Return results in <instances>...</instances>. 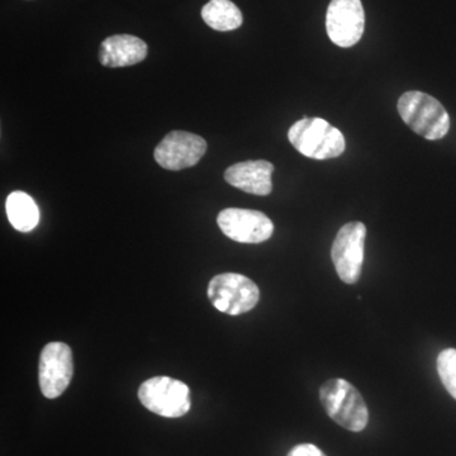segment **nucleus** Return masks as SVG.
I'll return each mask as SVG.
<instances>
[{
  "instance_id": "1",
  "label": "nucleus",
  "mask_w": 456,
  "mask_h": 456,
  "mask_svg": "<svg viewBox=\"0 0 456 456\" xmlns=\"http://www.w3.org/2000/svg\"><path fill=\"white\" fill-rule=\"evenodd\" d=\"M398 113L413 132L426 140L443 139L450 130V117L437 99L426 93H404L398 101Z\"/></svg>"
},
{
  "instance_id": "2",
  "label": "nucleus",
  "mask_w": 456,
  "mask_h": 456,
  "mask_svg": "<svg viewBox=\"0 0 456 456\" xmlns=\"http://www.w3.org/2000/svg\"><path fill=\"white\" fill-rule=\"evenodd\" d=\"M320 399L327 415L336 424L353 432L367 428L369 411L358 389L347 380L330 379L320 389Z\"/></svg>"
},
{
  "instance_id": "3",
  "label": "nucleus",
  "mask_w": 456,
  "mask_h": 456,
  "mask_svg": "<svg viewBox=\"0 0 456 456\" xmlns=\"http://www.w3.org/2000/svg\"><path fill=\"white\" fill-rule=\"evenodd\" d=\"M288 139L297 151L314 160H329L344 154V134L322 118H305L294 123Z\"/></svg>"
},
{
  "instance_id": "4",
  "label": "nucleus",
  "mask_w": 456,
  "mask_h": 456,
  "mask_svg": "<svg viewBox=\"0 0 456 456\" xmlns=\"http://www.w3.org/2000/svg\"><path fill=\"white\" fill-rule=\"evenodd\" d=\"M207 293L212 305L230 316L253 310L260 299L259 287L250 278L236 273L216 275L209 281Z\"/></svg>"
},
{
  "instance_id": "5",
  "label": "nucleus",
  "mask_w": 456,
  "mask_h": 456,
  "mask_svg": "<svg viewBox=\"0 0 456 456\" xmlns=\"http://www.w3.org/2000/svg\"><path fill=\"white\" fill-rule=\"evenodd\" d=\"M139 399L147 410L167 419H178L191 410V389L170 377H155L141 384Z\"/></svg>"
},
{
  "instance_id": "6",
  "label": "nucleus",
  "mask_w": 456,
  "mask_h": 456,
  "mask_svg": "<svg viewBox=\"0 0 456 456\" xmlns=\"http://www.w3.org/2000/svg\"><path fill=\"white\" fill-rule=\"evenodd\" d=\"M365 237L367 227L362 222H349L336 235L331 257L344 283L355 284L362 275Z\"/></svg>"
},
{
  "instance_id": "7",
  "label": "nucleus",
  "mask_w": 456,
  "mask_h": 456,
  "mask_svg": "<svg viewBox=\"0 0 456 456\" xmlns=\"http://www.w3.org/2000/svg\"><path fill=\"white\" fill-rule=\"evenodd\" d=\"M73 351L64 342H50L42 350L38 382L46 398L60 397L73 379Z\"/></svg>"
},
{
  "instance_id": "8",
  "label": "nucleus",
  "mask_w": 456,
  "mask_h": 456,
  "mask_svg": "<svg viewBox=\"0 0 456 456\" xmlns=\"http://www.w3.org/2000/svg\"><path fill=\"white\" fill-rule=\"evenodd\" d=\"M365 13L360 0H332L326 14V29L336 46H354L362 40Z\"/></svg>"
},
{
  "instance_id": "9",
  "label": "nucleus",
  "mask_w": 456,
  "mask_h": 456,
  "mask_svg": "<svg viewBox=\"0 0 456 456\" xmlns=\"http://www.w3.org/2000/svg\"><path fill=\"white\" fill-rule=\"evenodd\" d=\"M217 224L228 239L240 244H260L274 232V224L268 216L253 209H224L218 215Z\"/></svg>"
},
{
  "instance_id": "10",
  "label": "nucleus",
  "mask_w": 456,
  "mask_h": 456,
  "mask_svg": "<svg viewBox=\"0 0 456 456\" xmlns=\"http://www.w3.org/2000/svg\"><path fill=\"white\" fill-rule=\"evenodd\" d=\"M207 151L203 137L185 131H173L155 149L156 163L164 169L179 171L200 163Z\"/></svg>"
},
{
  "instance_id": "11",
  "label": "nucleus",
  "mask_w": 456,
  "mask_h": 456,
  "mask_svg": "<svg viewBox=\"0 0 456 456\" xmlns=\"http://www.w3.org/2000/svg\"><path fill=\"white\" fill-rule=\"evenodd\" d=\"M274 165L266 160L244 161L228 167L224 179L245 193L268 196L272 193V174Z\"/></svg>"
},
{
  "instance_id": "12",
  "label": "nucleus",
  "mask_w": 456,
  "mask_h": 456,
  "mask_svg": "<svg viewBox=\"0 0 456 456\" xmlns=\"http://www.w3.org/2000/svg\"><path fill=\"white\" fill-rule=\"evenodd\" d=\"M147 45L131 35H114L102 42L99 61L107 68L139 64L146 59Z\"/></svg>"
},
{
  "instance_id": "13",
  "label": "nucleus",
  "mask_w": 456,
  "mask_h": 456,
  "mask_svg": "<svg viewBox=\"0 0 456 456\" xmlns=\"http://www.w3.org/2000/svg\"><path fill=\"white\" fill-rule=\"evenodd\" d=\"M8 220L20 232H31L40 221L37 204L25 191H13L5 202Z\"/></svg>"
},
{
  "instance_id": "14",
  "label": "nucleus",
  "mask_w": 456,
  "mask_h": 456,
  "mask_svg": "<svg viewBox=\"0 0 456 456\" xmlns=\"http://www.w3.org/2000/svg\"><path fill=\"white\" fill-rule=\"evenodd\" d=\"M207 26L216 31H233L242 25V13L231 0H211L202 9Z\"/></svg>"
},
{
  "instance_id": "15",
  "label": "nucleus",
  "mask_w": 456,
  "mask_h": 456,
  "mask_svg": "<svg viewBox=\"0 0 456 456\" xmlns=\"http://www.w3.org/2000/svg\"><path fill=\"white\" fill-rule=\"evenodd\" d=\"M437 371L441 382L452 398L456 399V350L446 349L441 351L437 356Z\"/></svg>"
},
{
  "instance_id": "16",
  "label": "nucleus",
  "mask_w": 456,
  "mask_h": 456,
  "mask_svg": "<svg viewBox=\"0 0 456 456\" xmlns=\"http://www.w3.org/2000/svg\"><path fill=\"white\" fill-rule=\"evenodd\" d=\"M288 456H326L323 454L322 450L317 448V446L312 445V444H301V445L294 446Z\"/></svg>"
}]
</instances>
